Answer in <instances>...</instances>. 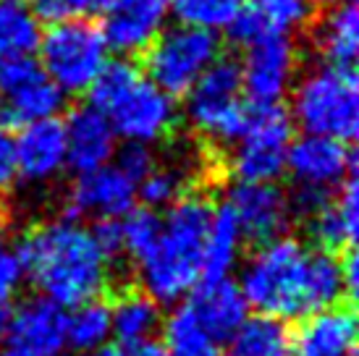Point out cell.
Instances as JSON below:
<instances>
[{
    "label": "cell",
    "instance_id": "1",
    "mask_svg": "<svg viewBox=\"0 0 359 356\" xmlns=\"http://www.w3.org/2000/svg\"><path fill=\"white\" fill-rule=\"evenodd\" d=\"M236 283L250 307L283 322L341 304L346 296L341 254L307 249L286 233L257 244Z\"/></svg>",
    "mask_w": 359,
    "mask_h": 356
},
{
    "label": "cell",
    "instance_id": "2",
    "mask_svg": "<svg viewBox=\"0 0 359 356\" xmlns=\"http://www.w3.org/2000/svg\"><path fill=\"white\" fill-rule=\"evenodd\" d=\"M24 278L42 299L63 309L100 299L110 280V259L102 254L90 228L58 218L29 228L16 244Z\"/></svg>",
    "mask_w": 359,
    "mask_h": 356
},
{
    "label": "cell",
    "instance_id": "3",
    "mask_svg": "<svg viewBox=\"0 0 359 356\" xmlns=\"http://www.w3.org/2000/svg\"><path fill=\"white\" fill-rule=\"evenodd\" d=\"M212 202L205 194H184L163 218L158 244L137 262L142 291L158 304H179L202 278V249L212 220Z\"/></svg>",
    "mask_w": 359,
    "mask_h": 356
},
{
    "label": "cell",
    "instance_id": "4",
    "mask_svg": "<svg viewBox=\"0 0 359 356\" xmlns=\"http://www.w3.org/2000/svg\"><path fill=\"white\" fill-rule=\"evenodd\" d=\"M87 92L90 105L110 121L123 142L155 144L176 129V100L155 87L131 60H108Z\"/></svg>",
    "mask_w": 359,
    "mask_h": 356
},
{
    "label": "cell",
    "instance_id": "5",
    "mask_svg": "<svg viewBox=\"0 0 359 356\" xmlns=\"http://www.w3.org/2000/svg\"><path fill=\"white\" fill-rule=\"evenodd\" d=\"M291 121L304 134L354 142L359 131V81L354 66L320 63L291 92Z\"/></svg>",
    "mask_w": 359,
    "mask_h": 356
},
{
    "label": "cell",
    "instance_id": "6",
    "mask_svg": "<svg viewBox=\"0 0 359 356\" xmlns=\"http://www.w3.org/2000/svg\"><path fill=\"white\" fill-rule=\"evenodd\" d=\"M40 66L63 95H84L108 63L102 29L90 16H69L40 34Z\"/></svg>",
    "mask_w": 359,
    "mask_h": 356
},
{
    "label": "cell",
    "instance_id": "7",
    "mask_svg": "<svg viewBox=\"0 0 359 356\" xmlns=\"http://www.w3.org/2000/svg\"><path fill=\"white\" fill-rule=\"evenodd\" d=\"M184 97L189 126L208 144L231 147L239 139L250 116V102L241 89V71L236 60L218 55Z\"/></svg>",
    "mask_w": 359,
    "mask_h": 356
},
{
    "label": "cell",
    "instance_id": "8",
    "mask_svg": "<svg viewBox=\"0 0 359 356\" xmlns=\"http://www.w3.org/2000/svg\"><path fill=\"white\" fill-rule=\"evenodd\" d=\"M220 55V40L215 32L176 24L160 34L142 53L144 76L170 97H184L194 81Z\"/></svg>",
    "mask_w": 359,
    "mask_h": 356
},
{
    "label": "cell",
    "instance_id": "9",
    "mask_svg": "<svg viewBox=\"0 0 359 356\" xmlns=\"http://www.w3.org/2000/svg\"><path fill=\"white\" fill-rule=\"evenodd\" d=\"M297 126L280 102L250 105V116L239 139L231 144L229 170L236 181H278L286 173Z\"/></svg>",
    "mask_w": 359,
    "mask_h": 356
},
{
    "label": "cell",
    "instance_id": "10",
    "mask_svg": "<svg viewBox=\"0 0 359 356\" xmlns=\"http://www.w3.org/2000/svg\"><path fill=\"white\" fill-rule=\"evenodd\" d=\"M241 89L250 105H276L289 95L299 71V50L286 32H265L244 48Z\"/></svg>",
    "mask_w": 359,
    "mask_h": 356
},
{
    "label": "cell",
    "instance_id": "11",
    "mask_svg": "<svg viewBox=\"0 0 359 356\" xmlns=\"http://www.w3.org/2000/svg\"><path fill=\"white\" fill-rule=\"evenodd\" d=\"M66 348V309L42 296L13 307L0 338V356H60Z\"/></svg>",
    "mask_w": 359,
    "mask_h": 356
},
{
    "label": "cell",
    "instance_id": "12",
    "mask_svg": "<svg viewBox=\"0 0 359 356\" xmlns=\"http://www.w3.org/2000/svg\"><path fill=\"white\" fill-rule=\"evenodd\" d=\"M250 244H265L289 231L291 207L289 194L276 181H236L226 202Z\"/></svg>",
    "mask_w": 359,
    "mask_h": 356
},
{
    "label": "cell",
    "instance_id": "13",
    "mask_svg": "<svg viewBox=\"0 0 359 356\" xmlns=\"http://www.w3.org/2000/svg\"><path fill=\"white\" fill-rule=\"evenodd\" d=\"M286 170L294 178V186L336 191L354 173V152L349 142L304 134L291 142Z\"/></svg>",
    "mask_w": 359,
    "mask_h": 356
},
{
    "label": "cell",
    "instance_id": "14",
    "mask_svg": "<svg viewBox=\"0 0 359 356\" xmlns=\"http://www.w3.org/2000/svg\"><path fill=\"white\" fill-rule=\"evenodd\" d=\"M137 202V184L123 176L113 163L97 170L81 173L71 186L63 218H121Z\"/></svg>",
    "mask_w": 359,
    "mask_h": 356
},
{
    "label": "cell",
    "instance_id": "15",
    "mask_svg": "<svg viewBox=\"0 0 359 356\" xmlns=\"http://www.w3.org/2000/svg\"><path fill=\"white\" fill-rule=\"evenodd\" d=\"M16 178L27 184H48L66 168V129L63 121L42 118L21 126L13 139Z\"/></svg>",
    "mask_w": 359,
    "mask_h": 356
},
{
    "label": "cell",
    "instance_id": "16",
    "mask_svg": "<svg viewBox=\"0 0 359 356\" xmlns=\"http://www.w3.org/2000/svg\"><path fill=\"white\" fill-rule=\"evenodd\" d=\"M357 346V315L351 307L309 312L291 330V356H351Z\"/></svg>",
    "mask_w": 359,
    "mask_h": 356
},
{
    "label": "cell",
    "instance_id": "17",
    "mask_svg": "<svg viewBox=\"0 0 359 356\" xmlns=\"http://www.w3.org/2000/svg\"><path fill=\"white\" fill-rule=\"evenodd\" d=\"M66 129V168H71L76 176L97 170L108 165L118 137L110 126V121L92 105H79L69 113V118L63 121Z\"/></svg>",
    "mask_w": 359,
    "mask_h": 356
},
{
    "label": "cell",
    "instance_id": "18",
    "mask_svg": "<svg viewBox=\"0 0 359 356\" xmlns=\"http://www.w3.org/2000/svg\"><path fill=\"white\" fill-rule=\"evenodd\" d=\"M184 304L191 309L197 322L220 343H226L250 317V304L233 278L200 280L187 294Z\"/></svg>",
    "mask_w": 359,
    "mask_h": 356
},
{
    "label": "cell",
    "instance_id": "19",
    "mask_svg": "<svg viewBox=\"0 0 359 356\" xmlns=\"http://www.w3.org/2000/svg\"><path fill=\"white\" fill-rule=\"evenodd\" d=\"M165 6L155 0H116L102 13V37L108 50L121 55L144 53L163 29Z\"/></svg>",
    "mask_w": 359,
    "mask_h": 356
},
{
    "label": "cell",
    "instance_id": "20",
    "mask_svg": "<svg viewBox=\"0 0 359 356\" xmlns=\"http://www.w3.org/2000/svg\"><path fill=\"white\" fill-rule=\"evenodd\" d=\"M307 226L309 236L315 238L320 249L339 254L344 249L354 247L359 231V189L354 173L336 189V194L325 202V207L307 220Z\"/></svg>",
    "mask_w": 359,
    "mask_h": 356
},
{
    "label": "cell",
    "instance_id": "21",
    "mask_svg": "<svg viewBox=\"0 0 359 356\" xmlns=\"http://www.w3.org/2000/svg\"><path fill=\"white\" fill-rule=\"evenodd\" d=\"M315 48L323 63L354 66L359 53V8L357 0L333 3L315 27Z\"/></svg>",
    "mask_w": 359,
    "mask_h": 356
},
{
    "label": "cell",
    "instance_id": "22",
    "mask_svg": "<svg viewBox=\"0 0 359 356\" xmlns=\"http://www.w3.org/2000/svg\"><path fill=\"white\" fill-rule=\"evenodd\" d=\"M66 95L45 74L24 87L0 95V129H21L42 118H55Z\"/></svg>",
    "mask_w": 359,
    "mask_h": 356
},
{
    "label": "cell",
    "instance_id": "23",
    "mask_svg": "<svg viewBox=\"0 0 359 356\" xmlns=\"http://www.w3.org/2000/svg\"><path fill=\"white\" fill-rule=\"evenodd\" d=\"M163 325V312L155 299L142 288H126L110 301V330L118 343L152 341Z\"/></svg>",
    "mask_w": 359,
    "mask_h": 356
},
{
    "label": "cell",
    "instance_id": "24",
    "mask_svg": "<svg viewBox=\"0 0 359 356\" xmlns=\"http://www.w3.org/2000/svg\"><path fill=\"white\" fill-rule=\"evenodd\" d=\"M241 228L233 218L229 205H220L212 212L205 249H202V278L200 280H215V278H229L231 270L236 267L241 254Z\"/></svg>",
    "mask_w": 359,
    "mask_h": 356
},
{
    "label": "cell",
    "instance_id": "25",
    "mask_svg": "<svg viewBox=\"0 0 359 356\" xmlns=\"http://www.w3.org/2000/svg\"><path fill=\"white\" fill-rule=\"evenodd\" d=\"M220 356H291V330L276 317H247Z\"/></svg>",
    "mask_w": 359,
    "mask_h": 356
},
{
    "label": "cell",
    "instance_id": "26",
    "mask_svg": "<svg viewBox=\"0 0 359 356\" xmlns=\"http://www.w3.org/2000/svg\"><path fill=\"white\" fill-rule=\"evenodd\" d=\"M160 330L165 356H220L223 351V343L197 322V317L184 301L163 320Z\"/></svg>",
    "mask_w": 359,
    "mask_h": 356
},
{
    "label": "cell",
    "instance_id": "27",
    "mask_svg": "<svg viewBox=\"0 0 359 356\" xmlns=\"http://www.w3.org/2000/svg\"><path fill=\"white\" fill-rule=\"evenodd\" d=\"M110 336V304L102 299L76 304L66 315V346L74 348V354H92L105 346Z\"/></svg>",
    "mask_w": 359,
    "mask_h": 356
},
{
    "label": "cell",
    "instance_id": "28",
    "mask_svg": "<svg viewBox=\"0 0 359 356\" xmlns=\"http://www.w3.org/2000/svg\"><path fill=\"white\" fill-rule=\"evenodd\" d=\"M40 34V19L27 0H0V58L32 55Z\"/></svg>",
    "mask_w": 359,
    "mask_h": 356
},
{
    "label": "cell",
    "instance_id": "29",
    "mask_svg": "<svg viewBox=\"0 0 359 356\" xmlns=\"http://www.w3.org/2000/svg\"><path fill=\"white\" fill-rule=\"evenodd\" d=\"M121 244L123 254L137 265L152 252L158 244L160 231H163V218L158 210L152 207H131L126 215H121Z\"/></svg>",
    "mask_w": 359,
    "mask_h": 356
},
{
    "label": "cell",
    "instance_id": "30",
    "mask_svg": "<svg viewBox=\"0 0 359 356\" xmlns=\"http://www.w3.org/2000/svg\"><path fill=\"white\" fill-rule=\"evenodd\" d=\"M187 168L184 165H170V163H158L155 168L137 184V197L144 202V207L163 210L170 207L176 199L187 194Z\"/></svg>",
    "mask_w": 359,
    "mask_h": 356
},
{
    "label": "cell",
    "instance_id": "31",
    "mask_svg": "<svg viewBox=\"0 0 359 356\" xmlns=\"http://www.w3.org/2000/svg\"><path fill=\"white\" fill-rule=\"evenodd\" d=\"M247 0H173V13L179 24L200 29H229V24L241 13Z\"/></svg>",
    "mask_w": 359,
    "mask_h": 356
},
{
    "label": "cell",
    "instance_id": "32",
    "mask_svg": "<svg viewBox=\"0 0 359 356\" xmlns=\"http://www.w3.org/2000/svg\"><path fill=\"white\" fill-rule=\"evenodd\" d=\"M247 11L265 32H286V34L302 29L312 16V6L307 0H247Z\"/></svg>",
    "mask_w": 359,
    "mask_h": 356
},
{
    "label": "cell",
    "instance_id": "33",
    "mask_svg": "<svg viewBox=\"0 0 359 356\" xmlns=\"http://www.w3.org/2000/svg\"><path fill=\"white\" fill-rule=\"evenodd\" d=\"M110 163L129 178V181L140 184L142 178L158 165V155H155L152 144H144V142H123L121 147H116V155H113Z\"/></svg>",
    "mask_w": 359,
    "mask_h": 356
},
{
    "label": "cell",
    "instance_id": "34",
    "mask_svg": "<svg viewBox=\"0 0 359 356\" xmlns=\"http://www.w3.org/2000/svg\"><path fill=\"white\" fill-rule=\"evenodd\" d=\"M21 280H24V270H21L16 247L6 238L3 228H0V304H11Z\"/></svg>",
    "mask_w": 359,
    "mask_h": 356
},
{
    "label": "cell",
    "instance_id": "35",
    "mask_svg": "<svg viewBox=\"0 0 359 356\" xmlns=\"http://www.w3.org/2000/svg\"><path fill=\"white\" fill-rule=\"evenodd\" d=\"M95 244L102 254L113 262L123 254V244H121V220L118 218H100L95 220V226L90 228Z\"/></svg>",
    "mask_w": 359,
    "mask_h": 356
},
{
    "label": "cell",
    "instance_id": "36",
    "mask_svg": "<svg viewBox=\"0 0 359 356\" xmlns=\"http://www.w3.org/2000/svg\"><path fill=\"white\" fill-rule=\"evenodd\" d=\"M92 356H165V348L152 338V341H140V343H116V346L105 343L102 348L92 351Z\"/></svg>",
    "mask_w": 359,
    "mask_h": 356
},
{
    "label": "cell",
    "instance_id": "37",
    "mask_svg": "<svg viewBox=\"0 0 359 356\" xmlns=\"http://www.w3.org/2000/svg\"><path fill=\"white\" fill-rule=\"evenodd\" d=\"M60 3L69 16H95V13H105L116 0H60Z\"/></svg>",
    "mask_w": 359,
    "mask_h": 356
},
{
    "label": "cell",
    "instance_id": "38",
    "mask_svg": "<svg viewBox=\"0 0 359 356\" xmlns=\"http://www.w3.org/2000/svg\"><path fill=\"white\" fill-rule=\"evenodd\" d=\"M11 315H13V307H11V304H0V338H3L6 327H8Z\"/></svg>",
    "mask_w": 359,
    "mask_h": 356
},
{
    "label": "cell",
    "instance_id": "39",
    "mask_svg": "<svg viewBox=\"0 0 359 356\" xmlns=\"http://www.w3.org/2000/svg\"><path fill=\"white\" fill-rule=\"evenodd\" d=\"M312 8H330L333 3H339V0H307Z\"/></svg>",
    "mask_w": 359,
    "mask_h": 356
},
{
    "label": "cell",
    "instance_id": "40",
    "mask_svg": "<svg viewBox=\"0 0 359 356\" xmlns=\"http://www.w3.org/2000/svg\"><path fill=\"white\" fill-rule=\"evenodd\" d=\"M155 3H160V6H165V8H168V6L173 3V0H155Z\"/></svg>",
    "mask_w": 359,
    "mask_h": 356
},
{
    "label": "cell",
    "instance_id": "41",
    "mask_svg": "<svg viewBox=\"0 0 359 356\" xmlns=\"http://www.w3.org/2000/svg\"><path fill=\"white\" fill-rule=\"evenodd\" d=\"M60 356H63V354H60ZM69 356H79V354H69Z\"/></svg>",
    "mask_w": 359,
    "mask_h": 356
},
{
    "label": "cell",
    "instance_id": "42",
    "mask_svg": "<svg viewBox=\"0 0 359 356\" xmlns=\"http://www.w3.org/2000/svg\"><path fill=\"white\" fill-rule=\"evenodd\" d=\"M351 356H354V354H351Z\"/></svg>",
    "mask_w": 359,
    "mask_h": 356
}]
</instances>
